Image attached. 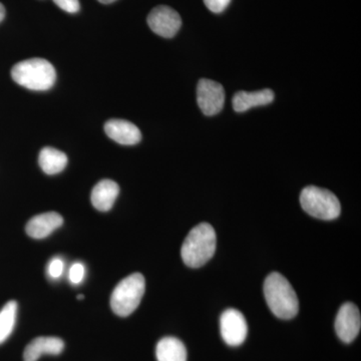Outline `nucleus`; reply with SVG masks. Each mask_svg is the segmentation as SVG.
<instances>
[{"instance_id": "f257e3e1", "label": "nucleus", "mask_w": 361, "mask_h": 361, "mask_svg": "<svg viewBox=\"0 0 361 361\" xmlns=\"http://www.w3.org/2000/svg\"><path fill=\"white\" fill-rule=\"evenodd\" d=\"M264 295L268 307L280 319H291L299 311V301L293 287L280 273L268 275L264 282Z\"/></svg>"}, {"instance_id": "f03ea898", "label": "nucleus", "mask_w": 361, "mask_h": 361, "mask_svg": "<svg viewBox=\"0 0 361 361\" xmlns=\"http://www.w3.org/2000/svg\"><path fill=\"white\" fill-rule=\"evenodd\" d=\"M216 245L215 230L208 223H201L187 235L180 249V256L188 267L199 268L213 257Z\"/></svg>"}, {"instance_id": "7ed1b4c3", "label": "nucleus", "mask_w": 361, "mask_h": 361, "mask_svg": "<svg viewBox=\"0 0 361 361\" xmlns=\"http://www.w3.org/2000/svg\"><path fill=\"white\" fill-rule=\"evenodd\" d=\"M16 84L32 90H47L56 80V68L44 59H30L16 63L11 70Z\"/></svg>"}, {"instance_id": "20e7f679", "label": "nucleus", "mask_w": 361, "mask_h": 361, "mask_svg": "<svg viewBox=\"0 0 361 361\" xmlns=\"http://www.w3.org/2000/svg\"><path fill=\"white\" fill-rule=\"evenodd\" d=\"M145 290L146 281L141 273L126 277L114 289L111 297V310L121 317L132 314L141 303Z\"/></svg>"}, {"instance_id": "39448f33", "label": "nucleus", "mask_w": 361, "mask_h": 361, "mask_svg": "<svg viewBox=\"0 0 361 361\" xmlns=\"http://www.w3.org/2000/svg\"><path fill=\"white\" fill-rule=\"evenodd\" d=\"M300 204L306 213L317 219L334 220L341 215L338 198L332 192L322 188H304L300 194Z\"/></svg>"}, {"instance_id": "423d86ee", "label": "nucleus", "mask_w": 361, "mask_h": 361, "mask_svg": "<svg viewBox=\"0 0 361 361\" xmlns=\"http://www.w3.org/2000/svg\"><path fill=\"white\" fill-rule=\"evenodd\" d=\"M197 102L204 115H217L224 106V87L219 82L202 78L197 87Z\"/></svg>"}, {"instance_id": "0eeeda50", "label": "nucleus", "mask_w": 361, "mask_h": 361, "mask_svg": "<svg viewBox=\"0 0 361 361\" xmlns=\"http://www.w3.org/2000/svg\"><path fill=\"white\" fill-rule=\"evenodd\" d=\"M147 20L149 28L165 39L174 37L182 25L180 14L167 6L155 7L149 13Z\"/></svg>"}, {"instance_id": "6e6552de", "label": "nucleus", "mask_w": 361, "mask_h": 361, "mask_svg": "<svg viewBox=\"0 0 361 361\" xmlns=\"http://www.w3.org/2000/svg\"><path fill=\"white\" fill-rule=\"evenodd\" d=\"M221 336L230 346H239L245 341L248 326L244 315L239 310H227L220 318Z\"/></svg>"}, {"instance_id": "1a4fd4ad", "label": "nucleus", "mask_w": 361, "mask_h": 361, "mask_svg": "<svg viewBox=\"0 0 361 361\" xmlns=\"http://www.w3.org/2000/svg\"><path fill=\"white\" fill-rule=\"evenodd\" d=\"M361 316L355 304L348 302L339 308L336 319V331L341 341L350 343L360 334Z\"/></svg>"}, {"instance_id": "9d476101", "label": "nucleus", "mask_w": 361, "mask_h": 361, "mask_svg": "<svg viewBox=\"0 0 361 361\" xmlns=\"http://www.w3.org/2000/svg\"><path fill=\"white\" fill-rule=\"evenodd\" d=\"M104 132L110 139L125 146H133L141 142V130L134 123L126 120L108 121L104 123Z\"/></svg>"}, {"instance_id": "9b49d317", "label": "nucleus", "mask_w": 361, "mask_h": 361, "mask_svg": "<svg viewBox=\"0 0 361 361\" xmlns=\"http://www.w3.org/2000/svg\"><path fill=\"white\" fill-rule=\"evenodd\" d=\"M65 349V342L59 337H37L25 349V361H37L44 355H59Z\"/></svg>"}, {"instance_id": "f8f14e48", "label": "nucleus", "mask_w": 361, "mask_h": 361, "mask_svg": "<svg viewBox=\"0 0 361 361\" xmlns=\"http://www.w3.org/2000/svg\"><path fill=\"white\" fill-rule=\"evenodd\" d=\"M63 223V217L59 213H44L28 221L25 230L28 236L33 239H44L61 227Z\"/></svg>"}, {"instance_id": "ddd939ff", "label": "nucleus", "mask_w": 361, "mask_h": 361, "mask_svg": "<svg viewBox=\"0 0 361 361\" xmlns=\"http://www.w3.org/2000/svg\"><path fill=\"white\" fill-rule=\"evenodd\" d=\"M120 193V188L116 182L111 180H103L97 183L92 189V206L101 212H106L113 208L114 204Z\"/></svg>"}, {"instance_id": "4468645a", "label": "nucleus", "mask_w": 361, "mask_h": 361, "mask_svg": "<svg viewBox=\"0 0 361 361\" xmlns=\"http://www.w3.org/2000/svg\"><path fill=\"white\" fill-rule=\"evenodd\" d=\"M274 92L269 89L258 92H238L233 97V109L238 113H243L256 106H266L274 101Z\"/></svg>"}, {"instance_id": "2eb2a0df", "label": "nucleus", "mask_w": 361, "mask_h": 361, "mask_svg": "<svg viewBox=\"0 0 361 361\" xmlns=\"http://www.w3.org/2000/svg\"><path fill=\"white\" fill-rule=\"evenodd\" d=\"M156 356L158 361H187L186 346L176 337H164L157 344Z\"/></svg>"}, {"instance_id": "dca6fc26", "label": "nucleus", "mask_w": 361, "mask_h": 361, "mask_svg": "<svg viewBox=\"0 0 361 361\" xmlns=\"http://www.w3.org/2000/svg\"><path fill=\"white\" fill-rule=\"evenodd\" d=\"M40 168L47 175H56L63 172L68 165V157L59 149L45 147L39 153Z\"/></svg>"}, {"instance_id": "f3484780", "label": "nucleus", "mask_w": 361, "mask_h": 361, "mask_svg": "<svg viewBox=\"0 0 361 361\" xmlns=\"http://www.w3.org/2000/svg\"><path fill=\"white\" fill-rule=\"evenodd\" d=\"M16 316H18V303L9 301L0 310V344L11 336L16 326Z\"/></svg>"}, {"instance_id": "a211bd4d", "label": "nucleus", "mask_w": 361, "mask_h": 361, "mask_svg": "<svg viewBox=\"0 0 361 361\" xmlns=\"http://www.w3.org/2000/svg\"><path fill=\"white\" fill-rule=\"evenodd\" d=\"M85 275V265L80 262H75L71 265L68 271V278L71 283L78 285L82 283Z\"/></svg>"}, {"instance_id": "6ab92c4d", "label": "nucleus", "mask_w": 361, "mask_h": 361, "mask_svg": "<svg viewBox=\"0 0 361 361\" xmlns=\"http://www.w3.org/2000/svg\"><path fill=\"white\" fill-rule=\"evenodd\" d=\"M65 271V262L59 257L52 258L47 267V273L52 279H59Z\"/></svg>"}, {"instance_id": "aec40b11", "label": "nucleus", "mask_w": 361, "mask_h": 361, "mask_svg": "<svg viewBox=\"0 0 361 361\" xmlns=\"http://www.w3.org/2000/svg\"><path fill=\"white\" fill-rule=\"evenodd\" d=\"M54 4L68 13H77L80 9L78 0H54Z\"/></svg>"}, {"instance_id": "412c9836", "label": "nucleus", "mask_w": 361, "mask_h": 361, "mask_svg": "<svg viewBox=\"0 0 361 361\" xmlns=\"http://www.w3.org/2000/svg\"><path fill=\"white\" fill-rule=\"evenodd\" d=\"M231 0H204V4L209 11L214 13H221L227 8Z\"/></svg>"}, {"instance_id": "4be33fe9", "label": "nucleus", "mask_w": 361, "mask_h": 361, "mask_svg": "<svg viewBox=\"0 0 361 361\" xmlns=\"http://www.w3.org/2000/svg\"><path fill=\"white\" fill-rule=\"evenodd\" d=\"M6 16V8H4V4H0V23L4 20Z\"/></svg>"}, {"instance_id": "5701e85b", "label": "nucleus", "mask_w": 361, "mask_h": 361, "mask_svg": "<svg viewBox=\"0 0 361 361\" xmlns=\"http://www.w3.org/2000/svg\"><path fill=\"white\" fill-rule=\"evenodd\" d=\"M97 1H99L101 4H113V2H115L116 0H97Z\"/></svg>"}, {"instance_id": "b1692460", "label": "nucleus", "mask_w": 361, "mask_h": 361, "mask_svg": "<svg viewBox=\"0 0 361 361\" xmlns=\"http://www.w3.org/2000/svg\"><path fill=\"white\" fill-rule=\"evenodd\" d=\"M84 298H85V296L84 295H80H80L78 296V300H82V299H84Z\"/></svg>"}]
</instances>
